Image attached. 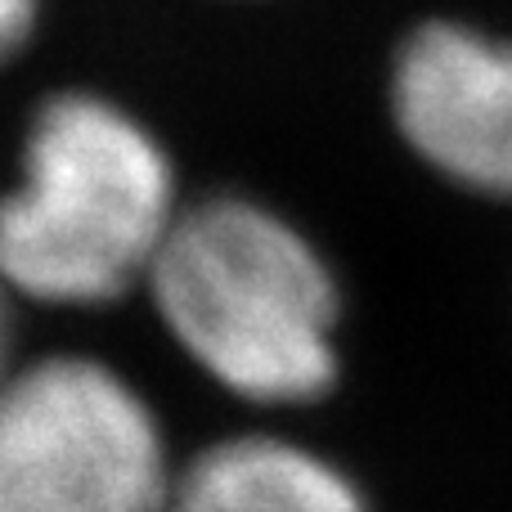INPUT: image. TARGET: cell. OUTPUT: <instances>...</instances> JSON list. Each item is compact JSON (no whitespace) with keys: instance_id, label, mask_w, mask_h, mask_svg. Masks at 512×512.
<instances>
[{"instance_id":"6da1fadb","label":"cell","mask_w":512,"mask_h":512,"mask_svg":"<svg viewBox=\"0 0 512 512\" xmlns=\"http://www.w3.org/2000/svg\"><path fill=\"white\" fill-rule=\"evenodd\" d=\"M149 297L171 342L225 396L301 409L342 378V283L315 239L248 194L185 203Z\"/></svg>"},{"instance_id":"7a4b0ae2","label":"cell","mask_w":512,"mask_h":512,"mask_svg":"<svg viewBox=\"0 0 512 512\" xmlns=\"http://www.w3.org/2000/svg\"><path fill=\"white\" fill-rule=\"evenodd\" d=\"M180 212L176 162L144 117L99 90H54L0 189V283L36 306H113L149 283Z\"/></svg>"},{"instance_id":"3957f363","label":"cell","mask_w":512,"mask_h":512,"mask_svg":"<svg viewBox=\"0 0 512 512\" xmlns=\"http://www.w3.org/2000/svg\"><path fill=\"white\" fill-rule=\"evenodd\" d=\"M167 436L122 369L45 355L0 382V512H167Z\"/></svg>"},{"instance_id":"277c9868","label":"cell","mask_w":512,"mask_h":512,"mask_svg":"<svg viewBox=\"0 0 512 512\" xmlns=\"http://www.w3.org/2000/svg\"><path fill=\"white\" fill-rule=\"evenodd\" d=\"M387 113L445 185L512 207V32L427 18L391 54Z\"/></svg>"},{"instance_id":"5b68a950","label":"cell","mask_w":512,"mask_h":512,"mask_svg":"<svg viewBox=\"0 0 512 512\" xmlns=\"http://www.w3.org/2000/svg\"><path fill=\"white\" fill-rule=\"evenodd\" d=\"M167 512H373L337 459L288 436L248 432L207 445L171 481Z\"/></svg>"},{"instance_id":"8992f818","label":"cell","mask_w":512,"mask_h":512,"mask_svg":"<svg viewBox=\"0 0 512 512\" xmlns=\"http://www.w3.org/2000/svg\"><path fill=\"white\" fill-rule=\"evenodd\" d=\"M45 14V0H0V68L14 63L36 36Z\"/></svg>"},{"instance_id":"52a82bcc","label":"cell","mask_w":512,"mask_h":512,"mask_svg":"<svg viewBox=\"0 0 512 512\" xmlns=\"http://www.w3.org/2000/svg\"><path fill=\"white\" fill-rule=\"evenodd\" d=\"M9 292H5V283H0V382H5V373H9V364H5V346H9Z\"/></svg>"}]
</instances>
